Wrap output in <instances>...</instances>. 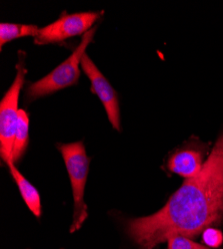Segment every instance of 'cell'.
Returning a JSON list of instances; mask_svg holds the SVG:
<instances>
[{"mask_svg": "<svg viewBox=\"0 0 223 249\" xmlns=\"http://www.w3.org/2000/svg\"><path fill=\"white\" fill-rule=\"evenodd\" d=\"M223 213V135L200 173L188 178L156 213L128 222L129 236L151 249L171 236H195Z\"/></svg>", "mask_w": 223, "mask_h": 249, "instance_id": "1", "label": "cell"}, {"mask_svg": "<svg viewBox=\"0 0 223 249\" xmlns=\"http://www.w3.org/2000/svg\"><path fill=\"white\" fill-rule=\"evenodd\" d=\"M168 169L185 178L197 176L203 164L200 153L193 150H184L174 154L168 160Z\"/></svg>", "mask_w": 223, "mask_h": 249, "instance_id": "7", "label": "cell"}, {"mask_svg": "<svg viewBox=\"0 0 223 249\" xmlns=\"http://www.w3.org/2000/svg\"><path fill=\"white\" fill-rule=\"evenodd\" d=\"M7 165L10 170L13 179L15 180L18 186L19 192L21 194L22 198L24 199L25 203L28 206V209L31 211V213L35 216L40 217V215H41V202H40L39 193L37 192V190L34 188V186L22 176V174L17 170L14 162H10Z\"/></svg>", "mask_w": 223, "mask_h": 249, "instance_id": "8", "label": "cell"}, {"mask_svg": "<svg viewBox=\"0 0 223 249\" xmlns=\"http://www.w3.org/2000/svg\"><path fill=\"white\" fill-rule=\"evenodd\" d=\"M203 242L212 248L219 247L223 241V234L220 231L215 230V228H206L203 231V236H202Z\"/></svg>", "mask_w": 223, "mask_h": 249, "instance_id": "12", "label": "cell"}, {"mask_svg": "<svg viewBox=\"0 0 223 249\" xmlns=\"http://www.w3.org/2000/svg\"><path fill=\"white\" fill-rule=\"evenodd\" d=\"M81 67H82L83 71L91 82L92 92L99 97L101 103L103 104L112 127L115 130L120 131L119 102L115 90L112 88L110 83L106 80L103 74L98 70L86 53L81 59Z\"/></svg>", "mask_w": 223, "mask_h": 249, "instance_id": "6", "label": "cell"}, {"mask_svg": "<svg viewBox=\"0 0 223 249\" xmlns=\"http://www.w3.org/2000/svg\"><path fill=\"white\" fill-rule=\"evenodd\" d=\"M58 150L64 160L72 186L74 214L70 232H74L79 230L88 215L87 205L84 202L83 196L89 169V158L86 155L82 142L60 143L58 144Z\"/></svg>", "mask_w": 223, "mask_h": 249, "instance_id": "2", "label": "cell"}, {"mask_svg": "<svg viewBox=\"0 0 223 249\" xmlns=\"http://www.w3.org/2000/svg\"><path fill=\"white\" fill-rule=\"evenodd\" d=\"M96 28H92L86 32L79 45L63 63L42 79L28 86L26 92L28 100L32 101L76 84L80 77L79 64H81V59L85 54L86 48L91 43Z\"/></svg>", "mask_w": 223, "mask_h": 249, "instance_id": "3", "label": "cell"}, {"mask_svg": "<svg viewBox=\"0 0 223 249\" xmlns=\"http://www.w3.org/2000/svg\"><path fill=\"white\" fill-rule=\"evenodd\" d=\"M100 12H81L64 14L53 23L39 28L34 37V43L38 45L59 43L68 38L85 34L100 17Z\"/></svg>", "mask_w": 223, "mask_h": 249, "instance_id": "5", "label": "cell"}, {"mask_svg": "<svg viewBox=\"0 0 223 249\" xmlns=\"http://www.w3.org/2000/svg\"><path fill=\"white\" fill-rule=\"evenodd\" d=\"M39 28L35 25L1 23L0 24V45L1 47L9 41L26 36L35 37Z\"/></svg>", "mask_w": 223, "mask_h": 249, "instance_id": "10", "label": "cell"}, {"mask_svg": "<svg viewBox=\"0 0 223 249\" xmlns=\"http://www.w3.org/2000/svg\"><path fill=\"white\" fill-rule=\"evenodd\" d=\"M25 74L26 70L23 62L20 60L12 85L0 103V153L6 164L13 162L12 152L19 112L18 99L20 90L23 86Z\"/></svg>", "mask_w": 223, "mask_h": 249, "instance_id": "4", "label": "cell"}, {"mask_svg": "<svg viewBox=\"0 0 223 249\" xmlns=\"http://www.w3.org/2000/svg\"><path fill=\"white\" fill-rule=\"evenodd\" d=\"M28 133H29V118L27 113L19 109L18 112V120L17 126L14 137V144H13V152H12V160L15 163L20 160L24 154L27 144H28Z\"/></svg>", "mask_w": 223, "mask_h": 249, "instance_id": "9", "label": "cell"}, {"mask_svg": "<svg viewBox=\"0 0 223 249\" xmlns=\"http://www.w3.org/2000/svg\"><path fill=\"white\" fill-rule=\"evenodd\" d=\"M167 241L168 249H210L206 246L195 243L188 237L182 235L171 236Z\"/></svg>", "mask_w": 223, "mask_h": 249, "instance_id": "11", "label": "cell"}]
</instances>
